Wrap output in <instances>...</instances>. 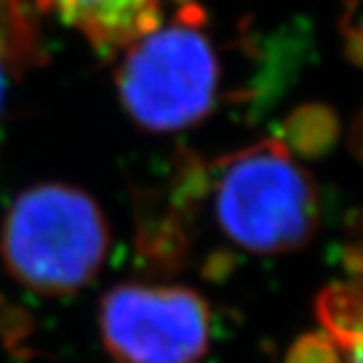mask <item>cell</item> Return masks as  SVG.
<instances>
[{
  "label": "cell",
  "mask_w": 363,
  "mask_h": 363,
  "mask_svg": "<svg viewBox=\"0 0 363 363\" xmlns=\"http://www.w3.org/2000/svg\"><path fill=\"white\" fill-rule=\"evenodd\" d=\"M118 103L153 134L184 132L221 103L223 60L201 11L186 5L121 50L114 72Z\"/></svg>",
  "instance_id": "2"
},
{
  "label": "cell",
  "mask_w": 363,
  "mask_h": 363,
  "mask_svg": "<svg viewBox=\"0 0 363 363\" xmlns=\"http://www.w3.org/2000/svg\"><path fill=\"white\" fill-rule=\"evenodd\" d=\"M110 252L106 213L86 191L46 182L24 189L0 223V258L9 276L42 296L84 289Z\"/></svg>",
  "instance_id": "3"
},
{
  "label": "cell",
  "mask_w": 363,
  "mask_h": 363,
  "mask_svg": "<svg viewBox=\"0 0 363 363\" xmlns=\"http://www.w3.org/2000/svg\"><path fill=\"white\" fill-rule=\"evenodd\" d=\"M99 333L116 363H199L211 348L213 313L193 289L127 282L101 298Z\"/></svg>",
  "instance_id": "4"
},
{
  "label": "cell",
  "mask_w": 363,
  "mask_h": 363,
  "mask_svg": "<svg viewBox=\"0 0 363 363\" xmlns=\"http://www.w3.org/2000/svg\"><path fill=\"white\" fill-rule=\"evenodd\" d=\"M138 247L151 267H184L195 230L232 252L282 254L302 247L320 219L311 175L289 147L267 138L215 160L184 155L151 199Z\"/></svg>",
  "instance_id": "1"
},
{
  "label": "cell",
  "mask_w": 363,
  "mask_h": 363,
  "mask_svg": "<svg viewBox=\"0 0 363 363\" xmlns=\"http://www.w3.org/2000/svg\"><path fill=\"white\" fill-rule=\"evenodd\" d=\"M289 363H342V357L335 344L328 340V335H322L308 337L306 342L298 344L291 350Z\"/></svg>",
  "instance_id": "8"
},
{
  "label": "cell",
  "mask_w": 363,
  "mask_h": 363,
  "mask_svg": "<svg viewBox=\"0 0 363 363\" xmlns=\"http://www.w3.org/2000/svg\"><path fill=\"white\" fill-rule=\"evenodd\" d=\"M318 313L337 352L346 354V363H363V272L328 287Z\"/></svg>",
  "instance_id": "6"
},
{
  "label": "cell",
  "mask_w": 363,
  "mask_h": 363,
  "mask_svg": "<svg viewBox=\"0 0 363 363\" xmlns=\"http://www.w3.org/2000/svg\"><path fill=\"white\" fill-rule=\"evenodd\" d=\"M40 57L33 24L20 0H0V116L5 112L11 77Z\"/></svg>",
  "instance_id": "7"
},
{
  "label": "cell",
  "mask_w": 363,
  "mask_h": 363,
  "mask_svg": "<svg viewBox=\"0 0 363 363\" xmlns=\"http://www.w3.org/2000/svg\"><path fill=\"white\" fill-rule=\"evenodd\" d=\"M60 18L101 53H121L162 24L167 0H50Z\"/></svg>",
  "instance_id": "5"
},
{
  "label": "cell",
  "mask_w": 363,
  "mask_h": 363,
  "mask_svg": "<svg viewBox=\"0 0 363 363\" xmlns=\"http://www.w3.org/2000/svg\"><path fill=\"white\" fill-rule=\"evenodd\" d=\"M361 145H363V136H361Z\"/></svg>",
  "instance_id": "9"
}]
</instances>
